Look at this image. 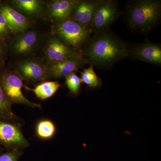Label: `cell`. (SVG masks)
Returning <instances> with one entry per match:
<instances>
[{"mask_svg":"<svg viewBox=\"0 0 161 161\" xmlns=\"http://www.w3.org/2000/svg\"><path fill=\"white\" fill-rule=\"evenodd\" d=\"M99 0H79L69 19L91 29L94 14Z\"/></svg>","mask_w":161,"mask_h":161,"instance_id":"cell-10","label":"cell"},{"mask_svg":"<svg viewBox=\"0 0 161 161\" xmlns=\"http://www.w3.org/2000/svg\"><path fill=\"white\" fill-rule=\"evenodd\" d=\"M46 57L49 62L64 60L80 53L75 51L57 37H52L48 41L45 50Z\"/></svg>","mask_w":161,"mask_h":161,"instance_id":"cell-12","label":"cell"},{"mask_svg":"<svg viewBox=\"0 0 161 161\" xmlns=\"http://www.w3.org/2000/svg\"><path fill=\"white\" fill-rule=\"evenodd\" d=\"M0 146L10 150H23L30 146L19 124L15 121L0 120Z\"/></svg>","mask_w":161,"mask_h":161,"instance_id":"cell-6","label":"cell"},{"mask_svg":"<svg viewBox=\"0 0 161 161\" xmlns=\"http://www.w3.org/2000/svg\"><path fill=\"white\" fill-rule=\"evenodd\" d=\"M81 53L64 60L49 62L46 66L47 78H65L86 64Z\"/></svg>","mask_w":161,"mask_h":161,"instance_id":"cell-7","label":"cell"},{"mask_svg":"<svg viewBox=\"0 0 161 161\" xmlns=\"http://www.w3.org/2000/svg\"><path fill=\"white\" fill-rule=\"evenodd\" d=\"M118 2L115 0H99L91 26L92 33L109 29L120 16Z\"/></svg>","mask_w":161,"mask_h":161,"instance_id":"cell-5","label":"cell"},{"mask_svg":"<svg viewBox=\"0 0 161 161\" xmlns=\"http://www.w3.org/2000/svg\"><path fill=\"white\" fill-rule=\"evenodd\" d=\"M61 85L57 81H44L36 86L34 89H26L31 90L36 96L40 100H45L51 98L59 90Z\"/></svg>","mask_w":161,"mask_h":161,"instance_id":"cell-15","label":"cell"},{"mask_svg":"<svg viewBox=\"0 0 161 161\" xmlns=\"http://www.w3.org/2000/svg\"><path fill=\"white\" fill-rule=\"evenodd\" d=\"M129 46L109 29L95 33L81 52L87 64L101 69H109L129 57Z\"/></svg>","mask_w":161,"mask_h":161,"instance_id":"cell-1","label":"cell"},{"mask_svg":"<svg viewBox=\"0 0 161 161\" xmlns=\"http://www.w3.org/2000/svg\"><path fill=\"white\" fill-rule=\"evenodd\" d=\"M10 32L5 18L0 13V41L5 43Z\"/></svg>","mask_w":161,"mask_h":161,"instance_id":"cell-22","label":"cell"},{"mask_svg":"<svg viewBox=\"0 0 161 161\" xmlns=\"http://www.w3.org/2000/svg\"><path fill=\"white\" fill-rule=\"evenodd\" d=\"M53 30L56 37L78 53H81L92 38L90 28L69 18L56 22Z\"/></svg>","mask_w":161,"mask_h":161,"instance_id":"cell-3","label":"cell"},{"mask_svg":"<svg viewBox=\"0 0 161 161\" xmlns=\"http://www.w3.org/2000/svg\"><path fill=\"white\" fill-rule=\"evenodd\" d=\"M2 153V148H1V147H0V154H1V153Z\"/></svg>","mask_w":161,"mask_h":161,"instance_id":"cell-25","label":"cell"},{"mask_svg":"<svg viewBox=\"0 0 161 161\" xmlns=\"http://www.w3.org/2000/svg\"><path fill=\"white\" fill-rule=\"evenodd\" d=\"M129 57L134 59L161 65V46L158 43L146 41L129 47Z\"/></svg>","mask_w":161,"mask_h":161,"instance_id":"cell-8","label":"cell"},{"mask_svg":"<svg viewBox=\"0 0 161 161\" xmlns=\"http://www.w3.org/2000/svg\"><path fill=\"white\" fill-rule=\"evenodd\" d=\"M57 132L56 125L50 119H43L38 121L35 127V133L38 138L43 140L53 138Z\"/></svg>","mask_w":161,"mask_h":161,"instance_id":"cell-17","label":"cell"},{"mask_svg":"<svg viewBox=\"0 0 161 161\" xmlns=\"http://www.w3.org/2000/svg\"><path fill=\"white\" fill-rule=\"evenodd\" d=\"M3 1H1V0H0V6H1V5H2V4H3Z\"/></svg>","mask_w":161,"mask_h":161,"instance_id":"cell-24","label":"cell"},{"mask_svg":"<svg viewBox=\"0 0 161 161\" xmlns=\"http://www.w3.org/2000/svg\"><path fill=\"white\" fill-rule=\"evenodd\" d=\"M23 154L21 150H8L6 152L0 154V161H18Z\"/></svg>","mask_w":161,"mask_h":161,"instance_id":"cell-21","label":"cell"},{"mask_svg":"<svg viewBox=\"0 0 161 161\" xmlns=\"http://www.w3.org/2000/svg\"><path fill=\"white\" fill-rule=\"evenodd\" d=\"M161 2L159 0L131 1L127 6L126 21L130 29L142 33L151 31L159 23Z\"/></svg>","mask_w":161,"mask_h":161,"instance_id":"cell-2","label":"cell"},{"mask_svg":"<svg viewBox=\"0 0 161 161\" xmlns=\"http://www.w3.org/2000/svg\"><path fill=\"white\" fill-rule=\"evenodd\" d=\"M0 85L11 105L20 104L32 108H41V105L31 101L24 96L22 89L23 79L17 72L1 68Z\"/></svg>","mask_w":161,"mask_h":161,"instance_id":"cell-4","label":"cell"},{"mask_svg":"<svg viewBox=\"0 0 161 161\" xmlns=\"http://www.w3.org/2000/svg\"><path fill=\"white\" fill-rule=\"evenodd\" d=\"M65 78V85L71 95L75 96L79 95L81 91L82 83L81 78L76 74V72L68 75Z\"/></svg>","mask_w":161,"mask_h":161,"instance_id":"cell-20","label":"cell"},{"mask_svg":"<svg viewBox=\"0 0 161 161\" xmlns=\"http://www.w3.org/2000/svg\"><path fill=\"white\" fill-rule=\"evenodd\" d=\"M80 73L82 82L91 89L101 88L102 86V79L96 75L94 66L90 65L87 68H83V71Z\"/></svg>","mask_w":161,"mask_h":161,"instance_id":"cell-18","label":"cell"},{"mask_svg":"<svg viewBox=\"0 0 161 161\" xmlns=\"http://www.w3.org/2000/svg\"><path fill=\"white\" fill-rule=\"evenodd\" d=\"M19 34L11 43L12 51L16 55L28 54L36 46L39 39L38 34L33 31H25Z\"/></svg>","mask_w":161,"mask_h":161,"instance_id":"cell-13","label":"cell"},{"mask_svg":"<svg viewBox=\"0 0 161 161\" xmlns=\"http://www.w3.org/2000/svg\"><path fill=\"white\" fill-rule=\"evenodd\" d=\"M19 11L30 16H38L43 11V4L38 0H14L11 1Z\"/></svg>","mask_w":161,"mask_h":161,"instance_id":"cell-16","label":"cell"},{"mask_svg":"<svg viewBox=\"0 0 161 161\" xmlns=\"http://www.w3.org/2000/svg\"><path fill=\"white\" fill-rule=\"evenodd\" d=\"M11 106L0 85V120H16L17 117L13 112Z\"/></svg>","mask_w":161,"mask_h":161,"instance_id":"cell-19","label":"cell"},{"mask_svg":"<svg viewBox=\"0 0 161 161\" xmlns=\"http://www.w3.org/2000/svg\"><path fill=\"white\" fill-rule=\"evenodd\" d=\"M79 0H55L48 7L49 17L56 22L69 17Z\"/></svg>","mask_w":161,"mask_h":161,"instance_id":"cell-14","label":"cell"},{"mask_svg":"<svg viewBox=\"0 0 161 161\" xmlns=\"http://www.w3.org/2000/svg\"><path fill=\"white\" fill-rule=\"evenodd\" d=\"M17 72L23 80L31 83L44 81L47 78L46 66L36 60H27L18 64Z\"/></svg>","mask_w":161,"mask_h":161,"instance_id":"cell-9","label":"cell"},{"mask_svg":"<svg viewBox=\"0 0 161 161\" xmlns=\"http://www.w3.org/2000/svg\"><path fill=\"white\" fill-rule=\"evenodd\" d=\"M6 46L5 43L0 41V68L4 66L6 56Z\"/></svg>","mask_w":161,"mask_h":161,"instance_id":"cell-23","label":"cell"},{"mask_svg":"<svg viewBox=\"0 0 161 161\" xmlns=\"http://www.w3.org/2000/svg\"><path fill=\"white\" fill-rule=\"evenodd\" d=\"M0 13L5 18L11 32H23L30 26L29 19L25 15L4 3L0 6Z\"/></svg>","mask_w":161,"mask_h":161,"instance_id":"cell-11","label":"cell"}]
</instances>
